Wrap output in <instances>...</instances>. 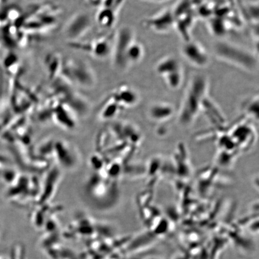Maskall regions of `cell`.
<instances>
[{"instance_id":"cell-9","label":"cell","mask_w":259,"mask_h":259,"mask_svg":"<svg viewBox=\"0 0 259 259\" xmlns=\"http://www.w3.org/2000/svg\"><path fill=\"white\" fill-rule=\"evenodd\" d=\"M113 96L116 102L128 107L134 106L137 104L139 99L138 93L132 87L127 85L119 87L116 89Z\"/></svg>"},{"instance_id":"cell-7","label":"cell","mask_w":259,"mask_h":259,"mask_svg":"<svg viewBox=\"0 0 259 259\" xmlns=\"http://www.w3.org/2000/svg\"><path fill=\"white\" fill-rule=\"evenodd\" d=\"M92 22L90 16L79 13L70 19L65 27L66 36L71 40H77L85 35L91 27Z\"/></svg>"},{"instance_id":"cell-15","label":"cell","mask_w":259,"mask_h":259,"mask_svg":"<svg viewBox=\"0 0 259 259\" xmlns=\"http://www.w3.org/2000/svg\"><path fill=\"white\" fill-rule=\"evenodd\" d=\"M145 1H147V2H154V3H161V2L169 1V0H145Z\"/></svg>"},{"instance_id":"cell-4","label":"cell","mask_w":259,"mask_h":259,"mask_svg":"<svg viewBox=\"0 0 259 259\" xmlns=\"http://www.w3.org/2000/svg\"><path fill=\"white\" fill-rule=\"evenodd\" d=\"M67 63L65 71L73 82L84 87H91L95 83V74L89 65L80 60H69Z\"/></svg>"},{"instance_id":"cell-13","label":"cell","mask_w":259,"mask_h":259,"mask_svg":"<svg viewBox=\"0 0 259 259\" xmlns=\"http://www.w3.org/2000/svg\"><path fill=\"white\" fill-rule=\"evenodd\" d=\"M116 12L111 9L104 8L100 11L97 15V20L100 25L104 27H110L116 20Z\"/></svg>"},{"instance_id":"cell-3","label":"cell","mask_w":259,"mask_h":259,"mask_svg":"<svg viewBox=\"0 0 259 259\" xmlns=\"http://www.w3.org/2000/svg\"><path fill=\"white\" fill-rule=\"evenodd\" d=\"M136 40L134 29L128 26H123L113 35L111 54L113 66L119 71L128 69L126 64V54L133 41Z\"/></svg>"},{"instance_id":"cell-1","label":"cell","mask_w":259,"mask_h":259,"mask_svg":"<svg viewBox=\"0 0 259 259\" xmlns=\"http://www.w3.org/2000/svg\"><path fill=\"white\" fill-rule=\"evenodd\" d=\"M208 88L205 74L196 73L191 77L178 113V120L183 127H188L195 120L208 96Z\"/></svg>"},{"instance_id":"cell-5","label":"cell","mask_w":259,"mask_h":259,"mask_svg":"<svg viewBox=\"0 0 259 259\" xmlns=\"http://www.w3.org/2000/svg\"><path fill=\"white\" fill-rule=\"evenodd\" d=\"M181 50L183 57L193 66L203 68L209 63L208 52L197 41H184Z\"/></svg>"},{"instance_id":"cell-14","label":"cell","mask_w":259,"mask_h":259,"mask_svg":"<svg viewBox=\"0 0 259 259\" xmlns=\"http://www.w3.org/2000/svg\"><path fill=\"white\" fill-rule=\"evenodd\" d=\"M209 27L213 34L218 36H223L226 33L227 29L225 22L222 19H215L210 20Z\"/></svg>"},{"instance_id":"cell-2","label":"cell","mask_w":259,"mask_h":259,"mask_svg":"<svg viewBox=\"0 0 259 259\" xmlns=\"http://www.w3.org/2000/svg\"><path fill=\"white\" fill-rule=\"evenodd\" d=\"M213 53L219 60L247 72H254L258 68V60L251 51L239 45L220 41L213 46Z\"/></svg>"},{"instance_id":"cell-8","label":"cell","mask_w":259,"mask_h":259,"mask_svg":"<svg viewBox=\"0 0 259 259\" xmlns=\"http://www.w3.org/2000/svg\"><path fill=\"white\" fill-rule=\"evenodd\" d=\"M174 112L173 106L166 102L155 103L148 110L150 119L156 122L167 121L173 115Z\"/></svg>"},{"instance_id":"cell-12","label":"cell","mask_w":259,"mask_h":259,"mask_svg":"<svg viewBox=\"0 0 259 259\" xmlns=\"http://www.w3.org/2000/svg\"><path fill=\"white\" fill-rule=\"evenodd\" d=\"M166 85L172 90H177L183 85L184 80L183 69L171 73L163 77Z\"/></svg>"},{"instance_id":"cell-6","label":"cell","mask_w":259,"mask_h":259,"mask_svg":"<svg viewBox=\"0 0 259 259\" xmlns=\"http://www.w3.org/2000/svg\"><path fill=\"white\" fill-rule=\"evenodd\" d=\"M146 28L157 32V33H167L175 29L176 18L172 10H164L150 18L146 19L144 22Z\"/></svg>"},{"instance_id":"cell-11","label":"cell","mask_w":259,"mask_h":259,"mask_svg":"<svg viewBox=\"0 0 259 259\" xmlns=\"http://www.w3.org/2000/svg\"><path fill=\"white\" fill-rule=\"evenodd\" d=\"M145 49L143 45L137 39L133 41L126 54L125 61L128 68L141 62L144 57Z\"/></svg>"},{"instance_id":"cell-10","label":"cell","mask_w":259,"mask_h":259,"mask_svg":"<svg viewBox=\"0 0 259 259\" xmlns=\"http://www.w3.org/2000/svg\"><path fill=\"white\" fill-rule=\"evenodd\" d=\"M183 69L182 65L177 58L167 56L162 58L155 66V72L163 78L171 73Z\"/></svg>"}]
</instances>
